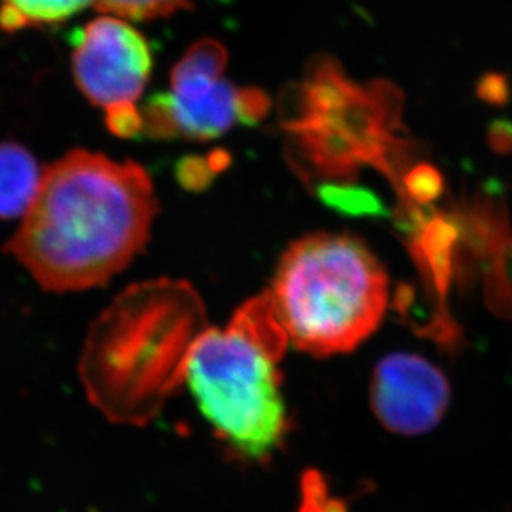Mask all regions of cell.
I'll list each match as a JSON object with an SVG mask.
<instances>
[{"instance_id": "1", "label": "cell", "mask_w": 512, "mask_h": 512, "mask_svg": "<svg viewBox=\"0 0 512 512\" xmlns=\"http://www.w3.org/2000/svg\"><path fill=\"white\" fill-rule=\"evenodd\" d=\"M156 213L155 186L145 168L70 151L44 171L5 251L49 292L95 289L145 249Z\"/></svg>"}, {"instance_id": "2", "label": "cell", "mask_w": 512, "mask_h": 512, "mask_svg": "<svg viewBox=\"0 0 512 512\" xmlns=\"http://www.w3.org/2000/svg\"><path fill=\"white\" fill-rule=\"evenodd\" d=\"M208 329L203 299L189 282L130 285L88 330L78 362L85 395L110 423L148 425L183 385Z\"/></svg>"}, {"instance_id": "3", "label": "cell", "mask_w": 512, "mask_h": 512, "mask_svg": "<svg viewBox=\"0 0 512 512\" xmlns=\"http://www.w3.org/2000/svg\"><path fill=\"white\" fill-rule=\"evenodd\" d=\"M289 345L266 290L226 327H209L189 358L184 383L199 413L241 461H267L289 433L281 373Z\"/></svg>"}, {"instance_id": "4", "label": "cell", "mask_w": 512, "mask_h": 512, "mask_svg": "<svg viewBox=\"0 0 512 512\" xmlns=\"http://www.w3.org/2000/svg\"><path fill=\"white\" fill-rule=\"evenodd\" d=\"M269 294L290 345L332 357L352 352L380 327L388 277L357 237L317 232L282 254Z\"/></svg>"}, {"instance_id": "5", "label": "cell", "mask_w": 512, "mask_h": 512, "mask_svg": "<svg viewBox=\"0 0 512 512\" xmlns=\"http://www.w3.org/2000/svg\"><path fill=\"white\" fill-rule=\"evenodd\" d=\"M397 92L387 83L362 87L345 77L330 60H319L295 95V107L284 128L304 163L320 178L342 183L358 168L372 165L388 178H397L393 158L405 143L398 140Z\"/></svg>"}, {"instance_id": "6", "label": "cell", "mask_w": 512, "mask_h": 512, "mask_svg": "<svg viewBox=\"0 0 512 512\" xmlns=\"http://www.w3.org/2000/svg\"><path fill=\"white\" fill-rule=\"evenodd\" d=\"M228 52L218 40L194 42L171 72L170 90L141 112L143 133L160 140L208 141L237 125H254L269 112L262 90L241 88L224 77Z\"/></svg>"}, {"instance_id": "7", "label": "cell", "mask_w": 512, "mask_h": 512, "mask_svg": "<svg viewBox=\"0 0 512 512\" xmlns=\"http://www.w3.org/2000/svg\"><path fill=\"white\" fill-rule=\"evenodd\" d=\"M73 77L80 92L107 118L138 110L150 82L153 54L140 30L115 15H103L72 39Z\"/></svg>"}, {"instance_id": "8", "label": "cell", "mask_w": 512, "mask_h": 512, "mask_svg": "<svg viewBox=\"0 0 512 512\" xmlns=\"http://www.w3.org/2000/svg\"><path fill=\"white\" fill-rule=\"evenodd\" d=\"M448 378L415 353H392L373 370L370 403L388 431L418 436L433 430L450 406Z\"/></svg>"}, {"instance_id": "9", "label": "cell", "mask_w": 512, "mask_h": 512, "mask_svg": "<svg viewBox=\"0 0 512 512\" xmlns=\"http://www.w3.org/2000/svg\"><path fill=\"white\" fill-rule=\"evenodd\" d=\"M44 171L17 143H0V219L25 216L39 193Z\"/></svg>"}, {"instance_id": "10", "label": "cell", "mask_w": 512, "mask_h": 512, "mask_svg": "<svg viewBox=\"0 0 512 512\" xmlns=\"http://www.w3.org/2000/svg\"><path fill=\"white\" fill-rule=\"evenodd\" d=\"M97 4V0H0V29L19 32L52 27Z\"/></svg>"}, {"instance_id": "11", "label": "cell", "mask_w": 512, "mask_h": 512, "mask_svg": "<svg viewBox=\"0 0 512 512\" xmlns=\"http://www.w3.org/2000/svg\"><path fill=\"white\" fill-rule=\"evenodd\" d=\"M455 241L456 231L453 224L438 218L426 224L420 241L416 242L415 251L420 252V261H423V266L441 297H445L450 285L451 249Z\"/></svg>"}, {"instance_id": "12", "label": "cell", "mask_w": 512, "mask_h": 512, "mask_svg": "<svg viewBox=\"0 0 512 512\" xmlns=\"http://www.w3.org/2000/svg\"><path fill=\"white\" fill-rule=\"evenodd\" d=\"M319 198L329 208L355 218H382L387 216L385 206L370 189L352 183H322L317 189Z\"/></svg>"}, {"instance_id": "13", "label": "cell", "mask_w": 512, "mask_h": 512, "mask_svg": "<svg viewBox=\"0 0 512 512\" xmlns=\"http://www.w3.org/2000/svg\"><path fill=\"white\" fill-rule=\"evenodd\" d=\"M191 0H97L100 12L125 20H153L188 9Z\"/></svg>"}, {"instance_id": "14", "label": "cell", "mask_w": 512, "mask_h": 512, "mask_svg": "<svg viewBox=\"0 0 512 512\" xmlns=\"http://www.w3.org/2000/svg\"><path fill=\"white\" fill-rule=\"evenodd\" d=\"M445 189V181L440 171L430 165H418L411 168L401 178V191H405L410 203L425 206L440 198Z\"/></svg>"}, {"instance_id": "15", "label": "cell", "mask_w": 512, "mask_h": 512, "mask_svg": "<svg viewBox=\"0 0 512 512\" xmlns=\"http://www.w3.org/2000/svg\"><path fill=\"white\" fill-rule=\"evenodd\" d=\"M508 85L506 80L499 75H491V77L484 78L481 85H479V95L491 103H503L508 98Z\"/></svg>"}]
</instances>
